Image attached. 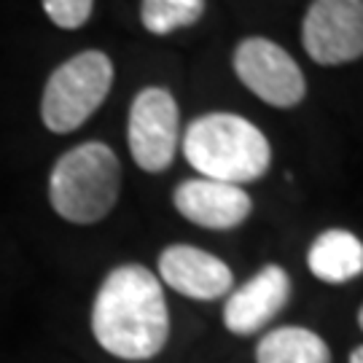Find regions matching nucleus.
Wrapping results in <instances>:
<instances>
[{"mask_svg":"<svg viewBox=\"0 0 363 363\" xmlns=\"http://www.w3.org/2000/svg\"><path fill=\"white\" fill-rule=\"evenodd\" d=\"M91 334L108 355L148 361L169 339V312L162 283L140 264L108 272L91 307Z\"/></svg>","mask_w":363,"mask_h":363,"instance_id":"f257e3e1","label":"nucleus"},{"mask_svg":"<svg viewBox=\"0 0 363 363\" xmlns=\"http://www.w3.org/2000/svg\"><path fill=\"white\" fill-rule=\"evenodd\" d=\"M183 154L202 178L232 186L259 181L272 162L264 132L234 113L194 118L183 135Z\"/></svg>","mask_w":363,"mask_h":363,"instance_id":"f03ea898","label":"nucleus"},{"mask_svg":"<svg viewBox=\"0 0 363 363\" xmlns=\"http://www.w3.org/2000/svg\"><path fill=\"white\" fill-rule=\"evenodd\" d=\"M121 164L105 143H81L57 159L49 178V199L70 223L103 220L118 199Z\"/></svg>","mask_w":363,"mask_h":363,"instance_id":"7ed1b4c3","label":"nucleus"},{"mask_svg":"<svg viewBox=\"0 0 363 363\" xmlns=\"http://www.w3.org/2000/svg\"><path fill=\"white\" fill-rule=\"evenodd\" d=\"M113 84V62L103 52H81L57 67L43 89L40 118L57 135L78 130L103 105Z\"/></svg>","mask_w":363,"mask_h":363,"instance_id":"20e7f679","label":"nucleus"},{"mask_svg":"<svg viewBox=\"0 0 363 363\" xmlns=\"http://www.w3.org/2000/svg\"><path fill=\"white\" fill-rule=\"evenodd\" d=\"M178 103L162 86H145L130 108L127 140L135 164L145 172H164L178 151Z\"/></svg>","mask_w":363,"mask_h":363,"instance_id":"39448f33","label":"nucleus"},{"mask_svg":"<svg viewBox=\"0 0 363 363\" xmlns=\"http://www.w3.org/2000/svg\"><path fill=\"white\" fill-rule=\"evenodd\" d=\"M301 43L318 65L363 57V0H315L301 25Z\"/></svg>","mask_w":363,"mask_h":363,"instance_id":"423d86ee","label":"nucleus"},{"mask_svg":"<svg viewBox=\"0 0 363 363\" xmlns=\"http://www.w3.org/2000/svg\"><path fill=\"white\" fill-rule=\"evenodd\" d=\"M234 73L259 100L274 108H294L307 91L304 73L294 57L267 38H245L237 46Z\"/></svg>","mask_w":363,"mask_h":363,"instance_id":"0eeeda50","label":"nucleus"},{"mask_svg":"<svg viewBox=\"0 0 363 363\" xmlns=\"http://www.w3.org/2000/svg\"><path fill=\"white\" fill-rule=\"evenodd\" d=\"M288 296H291L288 272L277 264H267L245 286L229 294L223 307V323L237 337H250L286 307Z\"/></svg>","mask_w":363,"mask_h":363,"instance_id":"6e6552de","label":"nucleus"},{"mask_svg":"<svg viewBox=\"0 0 363 363\" xmlns=\"http://www.w3.org/2000/svg\"><path fill=\"white\" fill-rule=\"evenodd\" d=\"M172 202L186 220H191L202 229L226 232L240 226L253 210V199L247 196L242 186L210 181V178H191L183 181Z\"/></svg>","mask_w":363,"mask_h":363,"instance_id":"1a4fd4ad","label":"nucleus"},{"mask_svg":"<svg viewBox=\"0 0 363 363\" xmlns=\"http://www.w3.org/2000/svg\"><path fill=\"white\" fill-rule=\"evenodd\" d=\"M159 277L181 296L213 301L232 294L234 274L218 256L194 245H169L159 256Z\"/></svg>","mask_w":363,"mask_h":363,"instance_id":"9d476101","label":"nucleus"},{"mask_svg":"<svg viewBox=\"0 0 363 363\" xmlns=\"http://www.w3.org/2000/svg\"><path fill=\"white\" fill-rule=\"evenodd\" d=\"M310 272L331 286L350 283L363 272V242L347 229H325L307 253Z\"/></svg>","mask_w":363,"mask_h":363,"instance_id":"9b49d317","label":"nucleus"},{"mask_svg":"<svg viewBox=\"0 0 363 363\" xmlns=\"http://www.w3.org/2000/svg\"><path fill=\"white\" fill-rule=\"evenodd\" d=\"M256 363H331V350L310 328L280 325L259 339Z\"/></svg>","mask_w":363,"mask_h":363,"instance_id":"f8f14e48","label":"nucleus"},{"mask_svg":"<svg viewBox=\"0 0 363 363\" xmlns=\"http://www.w3.org/2000/svg\"><path fill=\"white\" fill-rule=\"evenodd\" d=\"M205 13V0H143L140 19L154 35H169L175 30L191 27Z\"/></svg>","mask_w":363,"mask_h":363,"instance_id":"ddd939ff","label":"nucleus"},{"mask_svg":"<svg viewBox=\"0 0 363 363\" xmlns=\"http://www.w3.org/2000/svg\"><path fill=\"white\" fill-rule=\"evenodd\" d=\"M40 3L54 25L62 30H76L89 22L94 0H40Z\"/></svg>","mask_w":363,"mask_h":363,"instance_id":"4468645a","label":"nucleus"},{"mask_svg":"<svg viewBox=\"0 0 363 363\" xmlns=\"http://www.w3.org/2000/svg\"><path fill=\"white\" fill-rule=\"evenodd\" d=\"M350 363H363V345H361V347H355V350H352Z\"/></svg>","mask_w":363,"mask_h":363,"instance_id":"2eb2a0df","label":"nucleus"},{"mask_svg":"<svg viewBox=\"0 0 363 363\" xmlns=\"http://www.w3.org/2000/svg\"><path fill=\"white\" fill-rule=\"evenodd\" d=\"M358 325H361V331H363V307H361V312H358Z\"/></svg>","mask_w":363,"mask_h":363,"instance_id":"dca6fc26","label":"nucleus"}]
</instances>
